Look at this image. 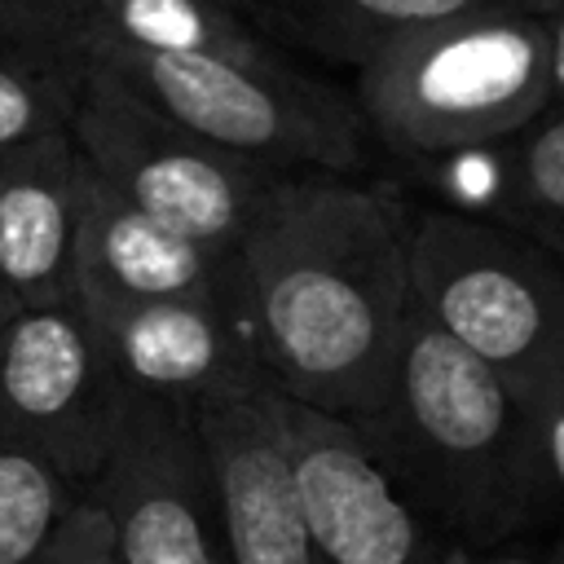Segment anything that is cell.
Segmentation results:
<instances>
[{
	"label": "cell",
	"mask_w": 564,
	"mask_h": 564,
	"mask_svg": "<svg viewBox=\"0 0 564 564\" xmlns=\"http://www.w3.org/2000/svg\"><path fill=\"white\" fill-rule=\"evenodd\" d=\"M414 207L339 172H282L238 247L256 366L295 401L366 414L410 317Z\"/></svg>",
	"instance_id": "obj_1"
},
{
	"label": "cell",
	"mask_w": 564,
	"mask_h": 564,
	"mask_svg": "<svg viewBox=\"0 0 564 564\" xmlns=\"http://www.w3.org/2000/svg\"><path fill=\"white\" fill-rule=\"evenodd\" d=\"M352 427L410 507L463 546L533 533L560 502L542 410L419 304H410L379 401L352 414Z\"/></svg>",
	"instance_id": "obj_2"
},
{
	"label": "cell",
	"mask_w": 564,
	"mask_h": 564,
	"mask_svg": "<svg viewBox=\"0 0 564 564\" xmlns=\"http://www.w3.org/2000/svg\"><path fill=\"white\" fill-rule=\"evenodd\" d=\"M352 101L401 159L502 145L551 110L546 9H480L410 31L357 66Z\"/></svg>",
	"instance_id": "obj_3"
},
{
	"label": "cell",
	"mask_w": 564,
	"mask_h": 564,
	"mask_svg": "<svg viewBox=\"0 0 564 564\" xmlns=\"http://www.w3.org/2000/svg\"><path fill=\"white\" fill-rule=\"evenodd\" d=\"M410 291L546 419L564 392V264L542 242L489 216L423 207L410 220Z\"/></svg>",
	"instance_id": "obj_4"
},
{
	"label": "cell",
	"mask_w": 564,
	"mask_h": 564,
	"mask_svg": "<svg viewBox=\"0 0 564 564\" xmlns=\"http://www.w3.org/2000/svg\"><path fill=\"white\" fill-rule=\"evenodd\" d=\"M84 66L119 75L154 110L203 141L273 172L352 176L366 159L357 101L295 62H234L212 53H97Z\"/></svg>",
	"instance_id": "obj_5"
},
{
	"label": "cell",
	"mask_w": 564,
	"mask_h": 564,
	"mask_svg": "<svg viewBox=\"0 0 564 564\" xmlns=\"http://www.w3.org/2000/svg\"><path fill=\"white\" fill-rule=\"evenodd\" d=\"M70 137L115 194L220 256H238L282 181V172L181 128L101 66H88L84 75Z\"/></svg>",
	"instance_id": "obj_6"
},
{
	"label": "cell",
	"mask_w": 564,
	"mask_h": 564,
	"mask_svg": "<svg viewBox=\"0 0 564 564\" xmlns=\"http://www.w3.org/2000/svg\"><path fill=\"white\" fill-rule=\"evenodd\" d=\"M123 401L128 388L75 300L18 308L0 326V427L70 489L88 494L101 476Z\"/></svg>",
	"instance_id": "obj_7"
},
{
	"label": "cell",
	"mask_w": 564,
	"mask_h": 564,
	"mask_svg": "<svg viewBox=\"0 0 564 564\" xmlns=\"http://www.w3.org/2000/svg\"><path fill=\"white\" fill-rule=\"evenodd\" d=\"M119 564H229L194 401L128 392L115 449L84 494Z\"/></svg>",
	"instance_id": "obj_8"
},
{
	"label": "cell",
	"mask_w": 564,
	"mask_h": 564,
	"mask_svg": "<svg viewBox=\"0 0 564 564\" xmlns=\"http://www.w3.org/2000/svg\"><path fill=\"white\" fill-rule=\"evenodd\" d=\"M229 564H326L291 467L282 388L251 361L194 397Z\"/></svg>",
	"instance_id": "obj_9"
},
{
	"label": "cell",
	"mask_w": 564,
	"mask_h": 564,
	"mask_svg": "<svg viewBox=\"0 0 564 564\" xmlns=\"http://www.w3.org/2000/svg\"><path fill=\"white\" fill-rule=\"evenodd\" d=\"M282 427L300 502L326 564H449L436 529L392 485L352 419L282 392Z\"/></svg>",
	"instance_id": "obj_10"
},
{
	"label": "cell",
	"mask_w": 564,
	"mask_h": 564,
	"mask_svg": "<svg viewBox=\"0 0 564 564\" xmlns=\"http://www.w3.org/2000/svg\"><path fill=\"white\" fill-rule=\"evenodd\" d=\"M70 295L106 300H216L242 317L238 256H220L115 194L84 163V212Z\"/></svg>",
	"instance_id": "obj_11"
},
{
	"label": "cell",
	"mask_w": 564,
	"mask_h": 564,
	"mask_svg": "<svg viewBox=\"0 0 564 564\" xmlns=\"http://www.w3.org/2000/svg\"><path fill=\"white\" fill-rule=\"evenodd\" d=\"M128 392L194 401L238 366H251L247 326L216 300H106L70 295Z\"/></svg>",
	"instance_id": "obj_12"
},
{
	"label": "cell",
	"mask_w": 564,
	"mask_h": 564,
	"mask_svg": "<svg viewBox=\"0 0 564 564\" xmlns=\"http://www.w3.org/2000/svg\"><path fill=\"white\" fill-rule=\"evenodd\" d=\"M84 212V154L70 132L0 154V291L18 308L66 304Z\"/></svg>",
	"instance_id": "obj_13"
},
{
	"label": "cell",
	"mask_w": 564,
	"mask_h": 564,
	"mask_svg": "<svg viewBox=\"0 0 564 564\" xmlns=\"http://www.w3.org/2000/svg\"><path fill=\"white\" fill-rule=\"evenodd\" d=\"M9 40L88 62L97 53H212L234 62H291L220 0H26Z\"/></svg>",
	"instance_id": "obj_14"
},
{
	"label": "cell",
	"mask_w": 564,
	"mask_h": 564,
	"mask_svg": "<svg viewBox=\"0 0 564 564\" xmlns=\"http://www.w3.org/2000/svg\"><path fill=\"white\" fill-rule=\"evenodd\" d=\"M273 48L317 53L326 62L366 66L392 40L480 13V9H551L555 0H220Z\"/></svg>",
	"instance_id": "obj_15"
},
{
	"label": "cell",
	"mask_w": 564,
	"mask_h": 564,
	"mask_svg": "<svg viewBox=\"0 0 564 564\" xmlns=\"http://www.w3.org/2000/svg\"><path fill=\"white\" fill-rule=\"evenodd\" d=\"M485 216L529 234L564 264V110H546L502 141L498 189Z\"/></svg>",
	"instance_id": "obj_16"
},
{
	"label": "cell",
	"mask_w": 564,
	"mask_h": 564,
	"mask_svg": "<svg viewBox=\"0 0 564 564\" xmlns=\"http://www.w3.org/2000/svg\"><path fill=\"white\" fill-rule=\"evenodd\" d=\"M88 66L40 44L0 40V154L70 132Z\"/></svg>",
	"instance_id": "obj_17"
},
{
	"label": "cell",
	"mask_w": 564,
	"mask_h": 564,
	"mask_svg": "<svg viewBox=\"0 0 564 564\" xmlns=\"http://www.w3.org/2000/svg\"><path fill=\"white\" fill-rule=\"evenodd\" d=\"M79 498V489L0 427V564H44Z\"/></svg>",
	"instance_id": "obj_18"
},
{
	"label": "cell",
	"mask_w": 564,
	"mask_h": 564,
	"mask_svg": "<svg viewBox=\"0 0 564 564\" xmlns=\"http://www.w3.org/2000/svg\"><path fill=\"white\" fill-rule=\"evenodd\" d=\"M44 564H119L115 542H110V524H106V516L88 498H79L66 511V520H62Z\"/></svg>",
	"instance_id": "obj_19"
},
{
	"label": "cell",
	"mask_w": 564,
	"mask_h": 564,
	"mask_svg": "<svg viewBox=\"0 0 564 564\" xmlns=\"http://www.w3.org/2000/svg\"><path fill=\"white\" fill-rule=\"evenodd\" d=\"M546 454H551V476H555V494H560V511H564V392L546 405ZM551 564H564V524H560Z\"/></svg>",
	"instance_id": "obj_20"
},
{
	"label": "cell",
	"mask_w": 564,
	"mask_h": 564,
	"mask_svg": "<svg viewBox=\"0 0 564 564\" xmlns=\"http://www.w3.org/2000/svg\"><path fill=\"white\" fill-rule=\"evenodd\" d=\"M546 66H551V110H564V0L546 9Z\"/></svg>",
	"instance_id": "obj_21"
},
{
	"label": "cell",
	"mask_w": 564,
	"mask_h": 564,
	"mask_svg": "<svg viewBox=\"0 0 564 564\" xmlns=\"http://www.w3.org/2000/svg\"><path fill=\"white\" fill-rule=\"evenodd\" d=\"M22 9H26V0H0V40H9V31L22 18Z\"/></svg>",
	"instance_id": "obj_22"
},
{
	"label": "cell",
	"mask_w": 564,
	"mask_h": 564,
	"mask_svg": "<svg viewBox=\"0 0 564 564\" xmlns=\"http://www.w3.org/2000/svg\"><path fill=\"white\" fill-rule=\"evenodd\" d=\"M9 317H13V304H9V300H4V291H0V326H4Z\"/></svg>",
	"instance_id": "obj_23"
},
{
	"label": "cell",
	"mask_w": 564,
	"mask_h": 564,
	"mask_svg": "<svg viewBox=\"0 0 564 564\" xmlns=\"http://www.w3.org/2000/svg\"><path fill=\"white\" fill-rule=\"evenodd\" d=\"M449 564H454V560H449Z\"/></svg>",
	"instance_id": "obj_24"
}]
</instances>
